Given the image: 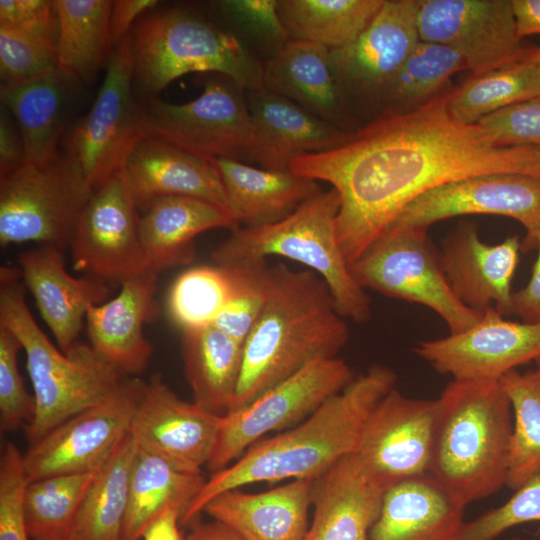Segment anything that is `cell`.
I'll return each mask as SVG.
<instances>
[{"instance_id": "obj_40", "label": "cell", "mask_w": 540, "mask_h": 540, "mask_svg": "<svg viewBox=\"0 0 540 540\" xmlns=\"http://www.w3.org/2000/svg\"><path fill=\"white\" fill-rule=\"evenodd\" d=\"M499 381L513 414L506 485L515 490L540 472V374L515 369Z\"/></svg>"}, {"instance_id": "obj_41", "label": "cell", "mask_w": 540, "mask_h": 540, "mask_svg": "<svg viewBox=\"0 0 540 540\" xmlns=\"http://www.w3.org/2000/svg\"><path fill=\"white\" fill-rule=\"evenodd\" d=\"M464 69L465 59L457 49L420 41L390 82L382 99L387 104L382 114L402 112L404 107L428 102L443 92L453 74Z\"/></svg>"}, {"instance_id": "obj_47", "label": "cell", "mask_w": 540, "mask_h": 540, "mask_svg": "<svg viewBox=\"0 0 540 540\" xmlns=\"http://www.w3.org/2000/svg\"><path fill=\"white\" fill-rule=\"evenodd\" d=\"M22 346L18 338L0 325V430L17 431L27 426L35 410L34 397L28 394L18 369L17 355Z\"/></svg>"}, {"instance_id": "obj_30", "label": "cell", "mask_w": 540, "mask_h": 540, "mask_svg": "<svg viewBox=\"0 0 540 540\" xmlns=\"http://www.w3.org/2000/svg\"><path fill=\"white\" fill-rule=\"evenodd\" d=\"M465 506L430 474L384 492L368 540H458Z\"/></svg>"}, {"instance_id": "obj_34", "label": "cell", "mask_w": 540, "mask_h": 540, "mask_svg": "<svg viewBox=\"0 0 540 540\" xmlns=\"http://www.w3.org/2000/svg\"><path fill=\"white\" fill-rule=\"evenodd\" d=\"M205 480L202 472L182 470L138 447L122 540H139L148 524L168 508L179 509L183 517Z\"/></svg>"}, {"instance_id": "obj_3", "label": "cell", "mask_w": 540, "mask_h": 540, "mask_svg": "<svg viewBox=\"0 0 540 540\" xmlns=\"http://www.w3.org/2000/svg\"><path fill=\"white\" fill-rule=\"evenodd\" d=\"M344 319L316 272L296 271L283 263L272 266L265 306L243 345L240 379L229 412L310 363L337 357L349 339Z\"/></svg>"}, {"instance_id": "obj_24", "label": "cell", "mask_w": 540, "mask_h": 540, "mask_svg": "<svg viewBox=\"0 0 540 540\" xmlns=\"http://www.w3.org/2000/svg\"><path fill=\"white\" fill-rule=\"evenodd\" d=\"M18 263L41 317L60 350L68 352L78 342L89 307L108 300L110 285L89 276L70 275L62 249L51 245L21 253Z\"/></svg>"}, {"instance_id": "obj_48", "label": "cell", "mask_w": 540, "mask_h": 540, "mask_svg": "<svg viewBox=\"0 0 540 540\" xmlns=\"http://www.w3.org/2000/svg\"><path fill=\"white\" fill-rule=\"evenodd\" d=\"M28 483L23 454L7 442L0 458V540H31L24 511Z\"/></svg>"}, {"instance_id": "obj_18", "label": "cell", "mask_w": 540, "mask_h": 540, "mask_svg": "<svg viewBox=\"0 0 540 540\" xmlns=\"http://www.w3.org/2000/svg\"><path fill=\"white\" fill-rule=\"evenodd\" d=\"M414 352L454 380L499 381L516 367L540 358V323L508 321L489 307L468 330L421 341Z\"/></svg>"}, {"instance_id": "obj_36", "label": "cell", "mask_w": 540, "mask_h": 540, "mask_svg": "<svg viewBox=\"0 0 540 540\" xmlns=\"http://www.w3.org/2000/svg\"><path fill=\"white\" fill-rule=\"evenodd\" d=\"M110 0H56L59 16L58 67L90 85L113 48Z\"/></svg>"}, {"instance_id": "obj_33", "label": "cell", "mask_w": 540, "mask_h": 540, "mask_svg": "<svg viewBox=\"0 0 540 540\" xmlns=\"http://www.w3.org/2000/svg\"><path fill=\"white\" fill-rule=\"evenodd\" d=\"M184 372L193 403L219 416L231 409L243 360V345L214 325L181 331Z\"/></svg>"}, {"instance_id": "obj_29", "label": "cell", "mask_w": 540, "mask_h": 540, "mask_svg": "<svg viewBox=\"0 0 540 540\" xmlns=\"http://www.w3.org/2000/svg\"><path fill=\"white\" fill-rule=\"evenodd\" d=\"M384 492L364 472L355 453L343 457L315 481L305 540H368Z\"/></svg>"}, {"instance_id": "obj_2", "label": "cell", "mask_w": 540, "mask_h": 540, "mask_svg": "<svg viewBox=\"0 0 540 540\" xmlns=\"http://www.w3.org/2000/svg\"><path fill=\"white\" fill-rule=\"evenodd\" d=\"M395 381L388 367L372 366L299 424L255 443L205 480L180 523L194 522L210 500L229 490L260 482L320 477L356 451L366 420Z\"/></svg>"}, {"instance_id": "obj_8", "label": "cell", "mask_w": 540, "mask_h": 540, "mask_svg": "<svg viewBox=\"0 0 540 540\" xmlns=\"http://www.w3.org/2000/svg\"><path fill=\"white\" fill-rule=\"evenodd\" d=\"M142 137L154 138L208 159H249L253 127L245 90L218 75L204 82L201 94L183 104L140 98Z\"/></svg>"}, {"instance_id": "obj_59", "label": "cell", "mask_w": 540, "mask_h": 540, "mask_svg": "<svg viewBox=\"0 0 540 540\" xmlns=\"http://www.w3.org/2000/svg\"><path fill=\"white\" fill-rule=\"evenodd\" d=\"M509 540H524V539L518 538V537H514V538H511V539H509Z\"/></svg>"}, {"instance_id": "obj_51", "label": "cell", "mask_w": 540, "mask_h": 540, "mask_svg": "<svg viewBox=\"0 0 540 540\" xmlns=\"http://www.w3.org/2000/svg\"><path fill=\"white\" fill-rule=\"evenodd\" d=\"M538 249L531 279L521 290L512 296V314L519 316L524 323H540V223L521 243V250Z\"/></svg>"}, {"instance_id": "obj_35", "label": "cell", "mask_w": 540, "mask_h": 540, "mask_svg": "<svg viewBox=\"0 0 540 540\" xmlns=\"http://www.w3.org/2000/svg\"><path fill=\"white\" fill-rule=\"evenodd\" d=\"M138 445L127 432L99 467L70 540H122Z\"/></svg>"}, {"instance_id": "obj_31", "label": "cell", "mask_w": 540, "mask_h": 540, "mask_svg": "<svg viewBox=\"0 0 540 540\" xmlns=\"http://www.w3.org/2000/svg\"><path fill=\"white\" fill-rule=\"evenodd\" d=\"M212 160L222 181L227 209L243 228L280 222L322 191L317 181L291 170L257 168L228 158Z\"/></svg>"}, {"instance_id": "obj_25", "label": "cell", "mask_w": 540, "mask_h": 540, "mask_svg": "<svg viewBox=\"0 0 540 540\" xmlns=\"http://www.w3.org/2000/svg\"><path fill=\"white\" fill-rule=\"evenodd\" d=\"M81 82L59 67L28 80L1 83V106L14 118L25 146V163L47 166L59 159Z\"/></svg>"}, {"instance_id": "obj_45", "label": "cell", "mask_w": 540, "mask_h": 540, "mask_svg": "<svg viewBox=\"0 0 540 540\" xmlns=\"http://www.w3.org/2000/svg\"><path fill=\"white\" fill-rule=\"evenodd\" d=\"M56 67V43L34 34L0 26L1 83L28 80Z\"/></svg>"}, {"instance_id": "obj_15", "label": "cell", "mask_w": 540, "mask_h": 540, "mask_svg": "<svg viewBox=\"0 0 540 540\" xmlns=\"http://www.w3.org/2000/svg\"><path fill=\"white\" fill-rule=\"evenodd\" d=\"M439 402L392 388L366 420L354 452L367 476L385 491L429 474Z\"/></svg>"}, {"instance_id": "obj_39", "label": "cell", "mask_w": 540, "mask_h": 540, "mask_svg": "<svg viewBox=\"0 0 540 540\" xmlns=\"http://www.w3.org/2000/svg\"><path fill=\"white\" fill-rule=\"evenodd\" d=\"M539 95V80L525 57L517 63L472 75L450 92L448 110L456 121L473 125L505 107Z\"/></svg>"}, {"instance_id": "obj_32", "label": "cell", "mask_w": 540, "mask_h": 540, "mask_svg": "<svg viewBox=\"0 0 540 540\" xmlns=\"http://www.w3.org/2000/svg\"><path fill=\"white\" fill-rule=\"evenodd\" d=\"M263 87L319 118L353 133L325 46L289 40L263 63Z\"/></svg>"}, {"instance_id": "obj_28", "label": "cell", "mask_w": 540, "mask_h": 540, "mask_svg": "<svg viewBox=\"0 0 540 540\" xmlns=\"http://www.w3.org/2000/svg\"><path fill=\"white\" fill-rule=\"evenodd\" d=\"M139 211L147 270L157 274L191 263L199 234L218 228L231 232L240 228L225 208L189 196L161 197Z\"/></svg>"}, {"instance_id": "obj_23", "label": "cell", "mask_w": 540, "mask_h": 540, "mask_svg": "<svg viewBox=\"0 0 540 540\" xmlns=\"http://www.w3.org/2000/svg\"><path fill=\"white\" fill-rule=\"evenodd\" d=\"M520 250L517 236L488 244L479 238L473 224H463L446 237L439 256L449 286L462 304L482 313L494 307L508 316L512 314L511 282Z\"/></svg>"}, {"instance_id": "obj_43", "label": "cell", "mask_w": 540, "mask_h": 540, "mask_svg": "<svg viewBox=\"0 0 540 540\" xmlns=\"http://www.w3.org/2000/svg\"><path fill=\"white\" fill-rule=\"evenodd\" d=\"M230 289L222 312L213 323L218 329L244 344L265 306L271 277L266 259H249L221 264Z\"/></svg>"}, {"instance_id": "obj_46", "label": "cell", "mask_w": 540, "mask_h": 540, "mask_svg": "<svg viewBox=\"0 0 540 540\" xmlns=\"http://www.w3.org/2000/svg\"><path fill=\"white\" fill-rule=\"evenodd\" d=\"M540 521V472L530 477L501 506L464 522L458 540H496L517 525Z\"/></svg>"}, {"instance_id": "obj_21", "label": "cell", "mask_w": 540, "mask_h": 540, "mask_svg": "<svg viewBox=\"0 0 540 540\" xmlns=\"http://www.w3.org/2000/svg\"><path fill=\"white\" fill-rule=\"evenodd\" d=\"M157 276L148 271L125 280L116 297L91 305L86 314L89 345L124 377L142 373L153 353L143 329L161 312Z\"/></svg>"}, {"instance_id": "obj_44", "label": "cell", "mask_w": 540, "mask_h": 540, "mask_svg": "<svg viewBox=\"0 0 540 540\" xmlns=\"http://www.w3.org/2000/svg\"><path fill=\"white\" fill-rule=\"evenodd\" d=\"M211 9L242 45L263 63L289 40L280 20L277 0H220Z\"/></svg>"}, {"instance_id": "obj_13", "label": "cell", "mask_w": 540, "mask_h": 540, "mask_svg": "<svg viewBox=\"0 0 540 540\" xmlns=\"http://www.w3.org/2000/svg\"><path fill=\"white\" fill-rule=\"evenodd\" d=\"M68 247L76 271L109 285L148 272L140 211L123 170L93 189Z\"/></svg>"}, {"instance_id": "obj_9", "label": "cell", "mask_w": 540, "mask_h": 540, "mask_svg": "<svg viewBox=\"0 0 540 540\" xmlns=\"http://www.w3.org/2000/svg\"><path fill=\"white\" fill-rule=\"evenodd\" d=\"M349 269L363 289L434 310L450 334L468 330L483 315L462 304L453 293L426 229H387Z\"/></svg>"}, {"instance_id": "obj_5", "label": "cell", "mask_w": 540, "mask_h": 540, "mask_svg": "<svg viewBox=\"0 0 540 540\" xmlns=\"http://www.w3.org/2000/svg\"><path fill=\"white\" fill-rule=\"evenodd\" d=\"M130 37L138 99L156 97L172 81L192 72L228 77L244 90L263 87V62L196 9H151L136 21Z\"/></svg>"}, {"instance_id": "obj_42", "label": "cell", "mask_w": 540, "mask_h": 540, "mask_svg": "<svg viewBox=\"0 0 540 540\" xmlns=\"http://www.w3.org/2000/svg\"><path fill=\"white\" fill-rule=\"evenodd\" d=\"M226 270L215 264L190 268L172 283L167 296V312L181 330L213 325L228 299Z\"/></svg>"}, {"instance_id": "obj_54", "label": "cell", "mask_w": 540, "mask_h": 540, "mask_svg": "<svg viewBox=\"0 0 540 540\" xmlns=\"http://www.w3.org/2000/svg\"><path fill=\"white\" fill-rule=\"evenodd\" d=\"M182 512L177 508H168L145 528L143 540H185L179 529Z\"/></svg>"}, {"instance_id": "obj_50", "label": "cell", "mask_w": 540, "mask_h": 540, "mask_svg": "<svg viewBox=\"0 0 540 540\" xmlns=\"http://www.w3.org/2000/svg\"><path fill=\"white\" fill-rule=\"evenodd\" d=\"M0 26L34 34L58 44L56 0H0Z\"/></svg>"}, {"instance_id": "obj_20", "label": "cell", "mask_w": 540, "mask_h": 540, "mask_svg": "<svg viewBox=\"0 0 540 540\" xmlns=\"http://www.w3.org/2000/svg\"><path fill=\"white\" fill-rule=\"evenodd\" d=\"M222 417L180 399L155 374L146 382L128 433L139 448L182 470L201 473L213 453Z\"/></svg>"}, {"instance_id": "obj_14", "label": "cell", "mask_w": 540, "mask_h": 540, "mask_svg": "<svg viewBox=\"0 0 540 540\" xmlns=\"http://www.w3.org/2000/svg\"><path fill=\"white\" fill-rule=\"evenodd\" d=\"M146 382L125 377L102 401L63 421L23 454L29 481L99 468L127 434Z\"/></svg>"}, {"instance_id": "obj_56", "label": "cell", "mask_w": 540, "mask_h": 540, "mask_svg": "<svg viewBox=\"0 0 540 540\" xmlns=\"http://www.w3.org/2000/svg\"><path fill=\"white\" fill-rule=\"evenodd\" d=\"M185 540H244L226 525L213 520L207 523L193 522Z\"/></svg>"}, {"instance_id": "obj_58", "label": "cell", "mask_w": 540, "mask_h": 540, "mask_svg": "<svg viewBox=\"0 0 540 540\" xmlns=\"http://www.w3.org/2000/svg\"><path fill=\"white\" fill-rule=\"evenodd\" d=\"M535 362H536V366H537L536 370L540 374V358L537 359Z\"/></svg>"}, {"instance_id": "obj_17", "label": "cell", "mask_w": 540, "mask_h": 540, "mask_svg": "<svg viewBox=\"0 0 540 540\" xmlns=\"http://www.w3.org/2000/svg\"><path fill=\"white\" fill-rule=\"evenodd\" d=\"M418 0H384L359 37L329 50L330 65L340 95L349 101L382 100L407 57L421 41Z\"/></svg>"}, {"instance_id": "obj_52", "label": "cell", "mask_w": 540, "mask_h": 540, "mask_svg": "<svg viewBox=\"0 0 540 540\" xmlns=\"http://www.w3.org/2000/svg\"><path fill=\"white\" fill-rule=\"evenodd\" d=\"M25 159V146L19 128L9 111L1 106L0 180L22 167Z\"/></svg>"}, {"instance_id": "obj_27", "label": "cell", "mask_w": 540, "mask_h": 540, "mask_svg": "<svg viewBox=\"0 0 540 540\" xmlns=\"http://www.w3.org/2000/svg\"><path fill=\"white\" fill-rule=\"evenodd\" d=\"M316 479H295L260 493L229 490L203 512L244 540H305Z\"/></svg>"}, {"instance_id": "obj_53", "label": "cell", "mask_w": 540, "mask_h": 540, "mask_svg": "<svg viewBox=\"0 0 540 540\" xmlns=\"http://www.w3.org/2000/svg\"><path fill=\"white\" fill-rule=\"evenodd\" d=\"M157 0H116L112 3L110 32L113 47L130 32L136 21L158 5Z\"/></svg>"}, {"instance_id": "obj_12", "label": "cell", "mask_w": 540, "mask_h": 540, "mask_svg": "<svg viewBox=\"0 0 540 540\" xmlns=\"http://www.w3.org/2000/svg\"><path fill=\"white\" fill-rule=\"evenodd\" d=\"M353 379L345 360L338 357L319 359L248 405L227 413L222 417L207 468L212 473L218 472L266 434L299 424Z\"/></svg>"}, {"instance_id": "obj_7", "label": "cell", "mask_w": 540, "mask_h": 540, "mask_svg": "<svg viewBox=\"0 0 540 540\" xmlns=\"http://www.w3.org/2000/svg\"><path fill=\"white\" fill-rule=\"evenodd\" d=\"M339 206L333 188L321 191L280 222L232 231L211 257L217 265L273 255L299 262L326 282L344 318L365 322L371 315L370 298L352 276L339 245Z\"/></svg>"}, {"instance_id": "obj_57", "label": "cell", "mask_w": 540, "mask_h": 540, "mask_svg": "<svg viewBox=\"0 0 540 540\" xmlns=\"http://www.w3.org/2000/svg\"><path fill=\"white\" fill-rule=\"evenodd\" d=\"M526 59L532 65L540 83V47L529 50Z\"/></svg>"}, {"instance_id": "obj_16", "label": "cell", "mask_w": 540, "mask_h": 540, "mask_svg": "<svg viewBox=\"0 0 540 540\" xmlns=\"http://www.w3.org/2000/svg\"><path fill=\"white\" fill-rule=\"evenodd\" d=\"M421 41L457 49L473 75L523 60L511 0H418Z\"/></svg>"}, {"instance_id": "obj_55", "label": "cell", "mask_w": 540, "mask_h": 540, "mask_svg": "<svg viewBox=\"0 0 540 540\" xmlns=\"http://www.w3.org/2000/svg\"><path fill=\"white\" fill-rule=\"evenodd\" d=\"M520 39L540 35V0H511Z\"/></svg>"}, {"instance_id": "obj_37", "label": "cell", "mask_w": 540, "mask_h": 540, "mask_svg": "<svg viewBox=\"0 0 540 540\" xmlns=\"http://www.w3.org/2000/svg\"><path fill=\"white\" fill-rule=\"evenodd\" d=\"M384 0H277L280 20L291 40L329 50L354 42Z\"/></svg>"}, {"instance_id": "obj_22", "label": "cell", "mask_w": 540, "mask_h": 540, "mask_svg": "<svg viewBox=\"0 0 540 540\" xmlns=\"http://www.w3.org/2000/svg\"><path fill=\"white\" fill-rule=\"evenodd\" d=\"M245 95L253 127L250 160L261 168L289 170L295 159L333 150L351 137L265 87L245 90Z\"/></svg>"}, {"instance_id": "obj_11", "label": "cell", "mask_w": 540, "mask_h": 540, "mask_svg": "<svg viewBox=\"0 0 540 540\" xmlns=\"http://www.w3.org/2000/svg\"><path fill=\"white\" fill-rule=\"evenodd\" d=\"M132 80L130 33L112 48L106 73L89 111L67 134L64 156L95 189L123 170L142 138Z\"/></svg>"}, {"instance_id": "obj_38", "label": "cell", "mask_w": 540, "mask_h": 540, "mask_svg": "<svg viewBox=\"0 0 540 540\" xmlns=\"http://www.w3.org/2000/svg\"><path fill=\"white\" fill-rule=\"evenodd\" d=\"M99 468L29 481L24 495L31 540H70L85 495Z\"/></svg>"}, {"instance_id": "obj_4", "label": "cell", "mask_w": 540, "mask_h": 540, "mask_svg": "<svg viewBox=\"0 0 540 540\" xmlns=\"http://www.w3.org/2000/svg\"><path fill=\"white\" fill-rule=\"evenodd\" d=\"M438 402L429 474L466 507L507 483L510 400L500 381L453 380Z\"/></svg>"}, {"instance_id": "obj_10", "label": "cell", "mask_w": 540, "mask_h": 540, "mask_svg": "<svg viewBox=\"0 0 540 540\" xmlns=\"http://www.w3.org/2000/svg\"><path fill=\"white\" fill-rule=\"evenodd\" d=\"M93 189L64 155L47 166L24 164L0 180V244L36 242L63 249Z\"/></svg>"}, {"instance_id": "obj_60", "label": "cell", "mask_w": 540, "mask_h": 540, "mask_svg": "<svg viewBox=\"0 0 540 540\" xmlns=\"http://www.w3.org/2000/svg\"><path fill=\"white\" fill-rule=\"evenodd\" d=\"M538 540H540V539H538Z\"/></svg>"}, {"instance_id": "obj_1", "label": "cell", "mask_w": 540, "mask_h": 540, "mask_svg": "<svg viewBox=\"0 0 540 540\" xmlns=\"http://www.w3.org/2000/svg\"><path fill=\"white\" fill-rule=\"evenodd\" d=\"M449 90L403 112L384 113L327 152L289 169L338 193L336 228L350 265L421 194L462 178L511 173L540 178V146H498L479 124L449 113Z\"/></svg>"}, {"instance_id": "obj_49", "label": "cell", "mask_w": 540, "mask_h": 540, "mask_svg": "<svg viewBox=\"0 0 540 540\" xmlns=\"http://www.w3.org/2000/svg\"><path fill=\"white\" fill-rule=\"evenodd\" d=\"M478 124L498 146H540V95L505 107Z\"/></svg>"}, {"instance_id": "obj_19", "label": "cell", "mask_w": 540, "mask_h": 540, "mask_svg": "<svg viewBox=\"0 0 540 540\" xmlns=\"http://www.w3.org/2000/svg\"><path fill=\"white\" fill-rule=\"evenodd\" d=\"M474 214L510 217L531 232L540 223V178L487 173L452 181L412 200L389 228L427 229L444 219Z\"/></svg>"}, {"instance_id": "obj_6", "label": "cell", "mask_w": 540, "mask_h": 540, "mask_svg": "<svg viewBox=\"0 0 540 540\" xmlns=\"http://www.w3.org/2000/svg\"><path fill=\"white\" fill-rule=\"evenodd\" d=\"M19 270L0 269V325L20 341L26 355L35 402L25 427L29 443L105 399L125 378L89 344L77 342L68 352L57 349L29 310Z\"/></svg>"}, {"instance_id": "obj_26", "label": "cell", "mask_w": 540, "mask_h": 540, "mask_svg": "<svg viewBox=\"0 0 540 540\" xmlns=\"http://www.w3.org/2000/svg\"><path fill=\"white\" fill-rule=\"evenodd\" d=\"M123 172L139 210L167 196L199 198L228 210L213 160L169 143L142 137L129 154Z\"/></svg>"}]
</instances>
